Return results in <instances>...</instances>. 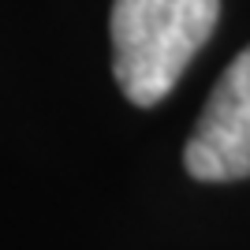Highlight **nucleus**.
<instances>
[{"instance_id":"nucleus-1","label":"nucleus","mask_w":250,"mask_h":250,"mask_svg":"<svg viewBox=\"0 0 250 250\" xmlns=\"http://www.w3.org/2000/svg\"><path fill=\"white\" fill-rule=\"evenodd\" d=\"M220 0H112V75L138 108L161 104L206 49Z\"/></svg>"},{"instance_id":"nucleus-2","label":"nucleus","mask_w":250,"mask_h":250,"mask_svg":"<svg viewBox=\"0 0 250 250\" xmlns=\"http://www.w3.org/2000/svg\"><path fill=\"white\" fill-rule=\"evenodd\" d=\"M183 168L198 183L250 176V45L224 67L183 146Z\"/></svg>"}]
</instances>
